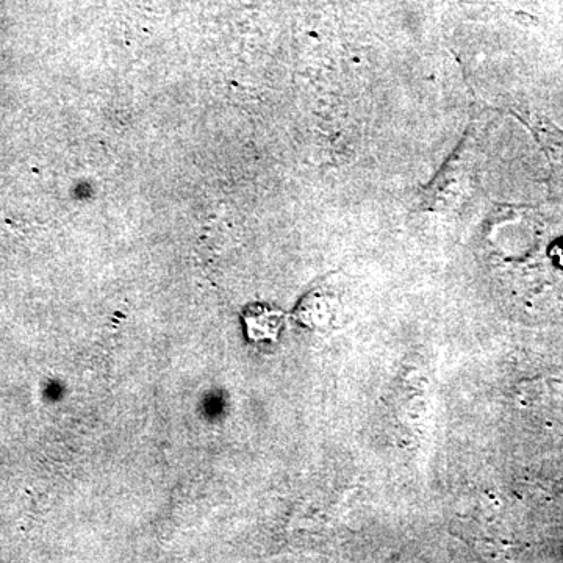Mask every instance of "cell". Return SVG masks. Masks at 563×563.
<instances>
[{
	"label": "cell",
	"mask_w": 563,
	"mask_h": 563,
	"mask_svg": "<svg viewBox=\"0 0 563 563\" xmlns=\"http://www.w3.org/2000/svg\"><path fill=\"white\" fill-rule=\"evenodd\" d=\"M302 323L310 327H327L338 315V301L326 293H312L305 299L301 309Z\"/></svg>",
	"instance_id": "obj_1"
},
{
	"label": "cell",
	"mask_w": 563,
	"mask_h": 563,
	"mask_svg": "<svg viewBox=\"0 0 563 563\" xmlns=\"http://www.w3.org/2000/svg\"><path fill=\"white\" fill-rule=\"evenodd\" d=\"M260 315H262L263 321H259V318H255L252 313H249L248 320H246L249 332H259L262 338L274 337L279 330L280 323H282L280 313L263 307V309H260Z\"/></svg>",
	"instance_id": "obj_2"
}]
</instances>
